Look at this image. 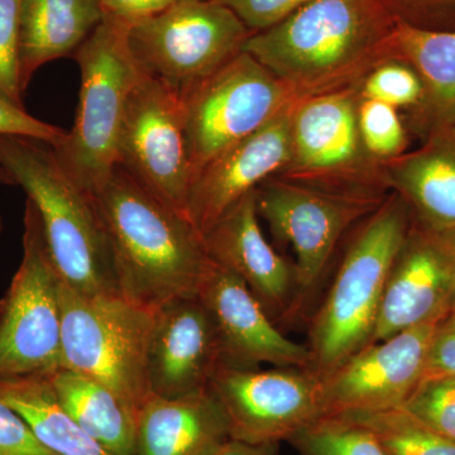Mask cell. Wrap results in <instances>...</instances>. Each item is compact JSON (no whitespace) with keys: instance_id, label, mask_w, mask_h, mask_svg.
I'll use <instances>...</instances> for the list:
<instances>
[{"instance_id":"6da1fadb","label":"cell","mask_w":455,"mask_h":455,"mask_svg":"<svg viewBox=\"0 0 455 455\" xmlns=\"http://www.w3.org/2000/svg\"><path fill=\"white\" fill-rule=\"evenodd\" d=\"M383 0H310L278 25L252 33L243 51L298 98L357 86L394 47Z\"/></svg>"},{"instance_id":"7a4b0ae2","label":"cell","mask_w":455,"mask_h":455,"mask_svg":"<svg viewBox=\"0 0 455 455\" xmlns=\"http://www.w3.org/2000/svg\"><path fill=\"white\" fill-rule=\"evenodd\" d=\"M94 199L119 295L149 310L197 295L212 259L203 233L187 215L160 202L121 166Z\"/></svg>"},{"instance_id":"3957f363","label":"cell","mask_w":455,"mask_h":455,"mask_svg":"<svg viewBox=\"0 0 455 455\" xmlns=\"http://www.w3.org/2000/svg\"><path fill=\"white\" fill-rule=\"evenodd\" d=\"M0 166L37 209L62 283L85 295H119L109 239L94 196L66 172L52 147L0 136Z\"/></svg>"},{"instance_id":"277c9868","label":"cell","mask_w":455,"mask_h":455,"mask_svg":"<svg viewBox=\"0 0 455 455\" xmlns=\"http://www.w3.org/2000/svg\"><path fill=\"white\" fill-rule=\"evenodd\" d=\"M411 223L409 206L394 193L359 226L311 320L310 371L320 379L372 341L386 280Z\"/></svg>"},{"instance_id":"5b68a950","label":"cell","mask_w":455,"mask_h":455,"mask_svg":"<svg viewBox=\"0 0 455 455\" xmlns=\"http://www.w3.org/2000/svg\"><path fill=\"white\" fill-rule=\"evenodd\" d=\"M82 75L73 128L52 147L57 160L94 196L118 166V145L128 99L140 71L125 38V25L103 22L74 53Z\"/></svg>"},{"instance_id":"8992f818","label":"cell","mask_w":455,"mask_h":455,"mask_svg":"<svg viewBox=\"0 0 455 455\" xmlns=\"http://www.w3.org/2000/svg\"><path fill=\"white\" fill-rule=\"evenodd\" d=\"M62 367L112 390L139 414L152 396L147 355L154 310L122 295H85L61 284Z\"/></svg>"},{"instance_id":"52a82bcc","label":"cell","mask_w":455,"mask_h":455,"mask_svg":"<svg viewBox=\"0 0 455 455\" xmlns=\"http://www.w3.org/2000/svg\"><path fill=\"white\" fill-rule=\"evenodd\" d=\"M252 32L217 0H182L142 22L125 25L140 71L179 94L243 51Z\"/></svg>"},{"instance_id":"ba28073f","label":"cell","mask_w":455,"mask_h":455,"mask_svg":"<svg viewBox=\"0 0 455 455\" xmlns=\"http://www.w3.org/2000/svg\"><path fill=\"white\" fill-rule=\"evenodd\" d=\"M23 224L22 260L0 300V379L62 368V281L28 199Z\"/></svg>"},{"instance_id":"9c48e42d","label":"cell","mask_w":455,"mask_h":455,"mask_svg":"<svg viewBox=\"0 0 455 455\" xmlns=\"http://www.w3.org/2000/svg\"><path fill=\"white\" fill-rule=\"evenodd\" d=\"M358 85L299 99L291 116V158L278 178L309 187L387 196L382 164L358 128Z\"/></svg>"},{"instance_id":"30bf717a","label":"cell","mask_w":455,"mask_h":455,"mask_svg":"<svg viewBox=\"0 0 455 455\" xmlns=\"http://www.w3.org/2000/svg\"><path fill=\"white\" fill-rule=\"evenodd\" d=\"M180 95L194 178L300 99L245 51Z\"/></svg>"},{"instance_id":"8fae6325","label":"cell","mask_w":455,"mask_h":455,"mask_svg":"<svg viewBox=\"0 0 455 455\" xmlns=\"http://www.w3.org/2000/svg\"><path fill=\"white\" fill-rule=\"evenodd\" d=\"M387 196L339 193L278 176L257 188L259 220L295 254L300 307L324 277L344 233L366 220Z\"/></svg>"},{"instance_id":"7c38bea8","label":"cell","mask_w":455,"mask_h":455,"mask_svg":"<svg viewBox=\"0 0 455 455\" xmlns=\"http://www.w3.org/2000/svg\"><path fill=\"white\" fill-rule=\"evenodd\" d=\"M118 166L160 202L188 217L194 171L184 103L176 90L142 73L128 99Z\"/></svg>"},{"instance_id":"4fadbf2b","label":"cell","mask_w":455,"mask_h":455,"mask_svg":"<svg viewBox=\"0 0 455 455\" xmlns=\"http://www.w3.org/2000/svg\"><path fill=\"white\" fill-rule=\"evenodd\" d=\"M209 387L226 411L230 439L287 442L324 418L322 379L310 370L220 367Z\"/></svg>"},{"instance_id":"5bb4252c","label":"cell","mask_w":455,"mask_h":455,"mask_svg":"<svg viewBox=\"0 0 455 455\" xmlns=\"http://www.w3.org/2000/svg\"><path fill=\"white\" fill-rule=\"evenodd\" d=\"M439 322L370 344L322 379L324 416L367 414L405 405L423 381Z\"/></svg>"},{"instance_id":"9a60e30c","label":"cell","mask_w":455,"mask_h":455,"mask_svg":"<svg viewBox=\"0 0 455 455\" xmlns=\"http://www.w3.org/2000/svg\"><path fill=\"white\" fill-rule=\"evenodd\" d=\"M455 295V236L412 220L386 280L372 341L444 319Z\"/></svg>"},{"instance_id":"2e32d148","label":"cell","mask_w":455,"mask_h":455,"mask_svg":"<svg viewBox=\"0 0 455 455\" xmlns=\"http://www.w3.org/2000/svg\"><path fill=\"white\" fill-rule=\"evenodd\" d=\"M211 314L220 367L257 370L260 364L310 370L307 344L289 339L235 274L212 262L197 292Z\"/></svg>"},{"instance_id":"e0dca14e","label":"cell","mask_w":455,"mask_h":455,"mask_svg":"<svg viewBox=\"0 0 455 455\" xmlns=\"http://www.w3.org/2000/svg\"><path fill=\"white\" fill-rule=\"evenodd\" d=\"M293 106L196 173L188 191V217L203 235L239 200L289 164Z\"/></svg>"},{"instance_id":"ac0fdd59","label":"cell","mask_w":455,"mask_h":455,"mask_svg":"<svg viewBox=\"0 0 455 455\" xmlns=\"http://www.w3.org/2000/svg\"><path fill=\"white\" fill-rule=\"evenodd\" d=\"M214 323L199 296L154 310L147 371L152 396L175 398L206 390L220 367Z\"/></svg>"},{"instance_id":"d6986e66","label":"cell","mask_w":455,"mask_h":455,"mask_svg":"<svg viewBox=\"0 0 455 455\" xmlns=\"http://www.w3.org/2000/svg\"><path fill=\"white\" fill-rule=\"evenodd\" d=\"M204 242L212 262L241 278L276 324L300 307L292 263L263 235L256 191L206 230Z\"/></svg>"},{"instance_id":"ffe728a7","label":"cell","mask_w":455,"mask_h":455,"mask_svg":"<svg viewBox=\"0 0 455 455\" xmlns=\"http://www.w3.org/2000/svg\"><path fill=\"white\" fill-rule=\"evenodd\" d=\"M382 169L415 223L455 236V123L436 124L421 148L382 163Z\"/></svg>"},{"instance_id":"44dd1931","label":"cell","mask_w":455,"mask_h":455,"mask_svg":"<svg viewBox=\"0 0 455 455\" xmlns=\"http://www.w3.org/2000/svg\"><path fill=\"white\" fill-rule=\"evenodd\" d=\"M230 439L211 387L188 396H151L137 414L133 455H212Z\"/></svg>"},{"instance_id":"7402d4cb","label":"cell","mask_w":455,"mask_h":455,"mask_svg":"<svg viewBox=\"0 0 455 455\" xmlns=\"http://www.w3.org/2000/svg\"><path fill=\"white\" fill-rule=\"evenodd\" d=\"M103 20L99 0H20L22 92L42 66L76 52Z\"/></svg>"},{"instance_id":"603a6c76","label":"cell","mask_w":455,"mask_h":455,"mask_svg":"<svg viewBox=\"0 0 455 455\" xmlns=\"http://www.w3.org/2000/svg\"><path fill=\"white\" fill-rule=\"evenodd\" d=\"M50 381L60 403L89 436L113 455H133L137 414L121 397L64 367L51 373Z\"/></svg>"},{"instance_id":"cb8c5ba5","label":"cell","mask_w":455,"mask_h":455,"mask_svg":"<svg viewBox=\"0 0 455 455\" xmlns=\"http://www.w3.org/2000/svg\"><path fill=\"white\" fill-rule=\"evenodd\" d=\"M0 403L13 409L36 438L57 455H113L68 414L51 385L50 374L0 379Z\"/></svg>"},{"instance_id":"d4e9b609","label":"cell","mask_w":455,"mask_h":455,"mask_svg":"<svg viewBox=\"0 0 455 455\" xmlns=\"http://www.w3.org/2000/svg\"><path fill=\"white\" fill-rule=\"evenodd\" d=\"M394 47L423 80L425 103L436 124L455 123V33L429 31L398 20Z\"/></svg>"},{"instance_id":"484cf974","label":"cell","mask_w":455,"mask_h":455,"mask_svg":"<svg viewBox=\"0 0 455 455\" xmlns=\"http://www.w3.org/2000/svg\"><path fill=\"white\" fill-rule=\"evenodd\" d=\"M363 425L386 455H455V442L431 429L403 407L343 415Z\"/></svg>"},{"instance_id":"4316f807","label":"cell","mask_w":455,"mask_h":455,"mask_svg":"<svg viewBox=\"0 0 455 455\" xmlns=\"http://www.w3.org/2000/svg\"><path fill=\"white\" fill-rule=\"evenodd\" d=\"M287 442L301 455H386L367 427L346 416H324Z\"/></svg>"},{"instance_id":"83f0119b","label":"cell","mask_w":455,"mask_h":455,"mask_svg":"<svg viewBox=\"0 0 455 455\" xmlns=\"http://www.w3.org/2000/svg\"><path fill=\"white\" fill-rule=\"evenodd\" d=\"M359 98L381 101L401 109L425 103L423 80L414 68L397 55L387 57L364 75L358 84Z\"/></svg>"},{"instance_id":"f1b7e54d","label":"cell","mask_w":455,"mask_h":455,"mask_svg":"<svg viewBox=\"0 0 455 455\" xmlns=\"http://www.w3.org/2000/svg\"><path fill=\"white\" fill-rule=\"evenodd\" d=\"M357 116L359 134L371 157L382 164L405 154L407 134L396 108L359 98Z\"/></svg>"},{"instance_id":"f546056e","label":"cell","mask_w":455,"mask_h":455,"mask_svg":"<svg viewBox=\"0 0 455 455\" xmlns=\"http://www.w3.org/2000/svg\"><path fill=\"white\" fill-rule=\"evenodd\" d=\"M403 407L455 442V377H425Z\"/></svg>"},{"instance_id":"4dcf8cb0","label":"cell","mask_w":455,"mask_h":455,"mask_svg":"<svg viewBox=\"0 0 455 455\" xmlns=\"http://www.w3.org/2000/svg\"><path fill=\"white\" fill-rule=\"evenodd\" d=\"M20 0H0V97L23 107L20 80Z\"/></svg>"},{"instance_id":"1f68e13d","label":"cell","mask_w":455,"mask_h":455,"mask_svg":"<svg viewBox=\"0 0 455 455\" xmlns=\"http://www.w3.org/2000/svg\"><path fill=\"white\" fill-rule=\"evenodd\" d=\"M66 131L35 118L26 112L25 108L18 107L0 97V136H17L41 140L55 146L64 139ZM0 184L14 185L7 171L0 166Z\"/></svg>"},{"instance_id":"d6a6232c","label":"cell","mask_w":455,"mask_h":455,"mask_svg":"<svg viewBox=\"0 0 455 455\" xmlns=\"http://www.w3.org/2000/svg\"><path fill=\"white\" fill-rule=\"evenodd\" d=\"M235 14L252 33L283 22L310 0H217Z\"/></svg>"},{"instance_id":"836d02e7","label":"cell","mask_w":455,"mask_h":455,"mask_svg":"<svg viewBox=\"0 0 455 455\" xmlns=\"http://www.w3.org/2000/svg\"><path fill=\"white\" fill-rule=\"evenodd\" d=\"M0 455H57L36 438L31 427L14 411L0 403Z\"/></svg>"},{"instance_id":"e575fe53","label":"cell","mask_w":455,"mask_h":455,"mask_svg":"<svg viewBox=\"0 0 455 455\" xmlns=\"http://www.w3.org/2000/svg\"><path fill=\"white\" fill-rule=\"evenodd\" d=\"M425 377H455V311L440 320L427 352Z\"/></svg>"},{"instance_id":"d590c367","label":"cell","mask_w":455,"mask_h":455,"mask_svg":"<svg viewBox=\"0 0 455 455\" xmlns=\"http://www.w3.org/2000/svg\"><path fill=\"white\" fill-rule=\"evenodd\" d=\"M104 12V18L123 23L133 25L142 22L167 9L179 4L182 0H99Z\"/></svg>"},{"instance_id":"8d00e7d4","label":"cell","mask_w":455,"mask_h":455,"mask_svg":"<svg viewBox=\"0 0 455 455\" xmlns=\"http://www.w3.org/2000/svg\"><path fill=\"white\" fill-rule=\"evenodd\" d=\"M212 455H281L280 443H252L229 439Z\"/></svg>"},{"instance_id":"74e56055","label":"cell","mask_w":455,"mask_h":455,"mask_svg":"<svg viewBox=\"0 0 455 455\" xmlns=\"http://www.w3.org/2000/svg\"><path fill=\"white\" fill-rule=\"evenodd\" d=\"M3 232V218H2V212H0V235H2Z\"/></svg>"},{"instance_id":"f35d334b","label":"cell","mask_w":455,"mask_h":455,"mask_svg":"<svg viewBox=\"0 0 455 455\" xmlns=\"http://www.w3.org/2000/svg\"><path fill=\"white\" fill-rule=\"evenodd\" d=\"M423 2H451V0H423Z\"/></svg>"},{"instance_id":"ab89813d","label":"cell","mask_w":455,"mask_h":455,"mask_svg":"<svg viewBox=\"0 0 455 455\" xmlns=\"http://www.w3.org/2000/svg\"><path fill=\"white\" fill-rule=\"evenodd\" d=\"M451 310L455 311V295H454V300H453V307H451Z\"/></svg>"}]
</instances>
